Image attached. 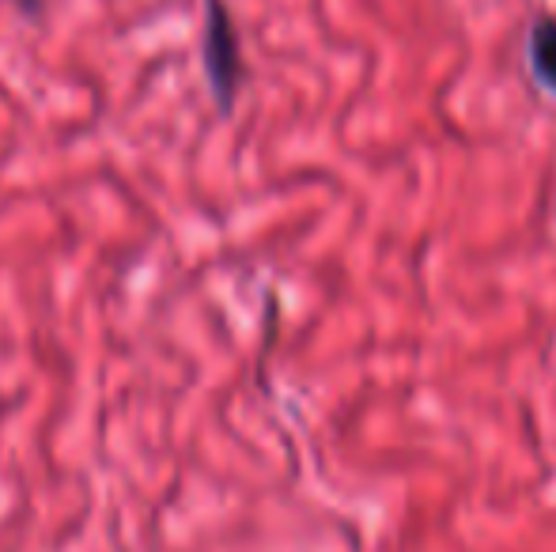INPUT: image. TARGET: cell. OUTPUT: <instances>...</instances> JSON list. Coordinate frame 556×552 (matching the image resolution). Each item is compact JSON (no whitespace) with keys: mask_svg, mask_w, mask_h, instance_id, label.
I'll use <instances>...</instances> for the list:
<instances>
[{"mask_svg":"<svg viewBox=\"0 0 556 552\" xmlns=\"http://www.w3.org/2000/svg\"><path fill=\"white\" fill-rule=\"evenodd\" d=\"M201 65H205L208 91H213L220 114H231L242 88V50H239V30H235L231 12H227L224 0H205Z\"/></svg>","mask_w":556,"mask_h":552,"instance_id":"cell-1","label":"cell"},{"mask_svg":"<svg viewBox=\"0 0 556 552\" xmlns=\"http://www.w3.org/2000/svg\"><path fill=\"white\" fill-rule=\"evenodd\" d=\"M527 53H530V73L538 76L545 91L556 95V20L553 15H542L534 20L527 38Z\"/></svg>","mask_w":556,"mask_h":552,"instance_id":"cell-2","label":"cell"},{"mask_svg":"<svg viewBox=\"0 0 556 552\" xmlns=\"http://www.w3.org/2000/svg\"><path fill=\"white\" fill-rule=\"evenodd\" d=\"M8 4H15L23 15H38V12H42V0H8Z\"/></svg>","mask_w":556,"mask_h":552,"instance_id":"cell-3","label":"cell"}]
</instances>
